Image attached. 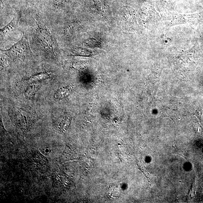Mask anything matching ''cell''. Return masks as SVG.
I'll return each instance as SVG.
<instances>
[{"label": "cell", "mask_w": 203, "mask_h": 203, "mask_svg": "<svg viewBox=\"0 0 203 203\" xmlns=\"http://www.w3.org/2000/svg\"><path fill=\"white\" fill-rule=\"evenodd\" d=\"M96 51L83 47H76L72 49V54L73 56H79L92 57L96 55Z\"/></svg>", "instance_id": "cell-4"}, {"label": "cell", "mask_w": 203, "mask_h": 203, "mask_svg": "<svg viewBox=\"0 0 203 203\" xmlns=\"http://www.w3.org/2000/svg\"><path fill=\"white\" fill-rule=\"evenodd\" d=\"M39 88L38 85H33L30 86L26 90L25 93L26 96L28 98H32L34 96L37 92Z\"/></svg>", "instance_id": "cell-7"}, {"label": "cell", "mask_w": 203, "mask_h": 203, "mask_svg": "<svg viewBox=\"0 0 203 203\" xmlns=\"http://www.w3.org/2000/svg\"><path fill=\"white\" fill-rule=\"evenodd\" d=\"M70 88L69 87H62L56 92L55 95V98L56 99H59L65 98L69 94Z\"/></svg>", "instance_id": "cell-6"}, {"label": "cell", "mask_w": 203, "mask_h": 203, "mask_svg": "<svg viewBox=\"0 0 203 203\" xmlns=\"http://www.w3.org/2000/svg\"><path fill=\"white\" fill-rule=\"evenodd\" d=\"M86 65V64L84 62H76L73 64V66L74 68L78 69L84 68Z\"/></svg>", "instance_id": "cell-10"}, {"label": "cell", "mask_w": 203, "mask_h": 203, "mask_svg": "<svg viewBox=\"0 0 203 203\" xmlns=\"http://www.w3.org/2000/svg\"><path fill=\"white\" fill-rule=\"evenodd\" d=\"M2 52L12 59H24L32 56L27 37L23 33L22 39L8 50Z\"/></svg>", "instance_id": "cell-1"}, {"label": "cell", "mask_w": 203, "mask_h": 203, "mask_svg": "<svg viewBox=\"0 0 203 203\" xmlns=\"http://www.w3.org/2000/svg\"><path fill=\"white\" fill-rule=\"evenodd\" d=\"M91 7L98 15L103 17L110 15V6L106 0H92Z\"/></svg>", "instance_id": "cell-3"}, {"label": "cell", "mask_w": 203, "mask_h": 203, "mask_svg": "<svg viewBox=\"0 0 203 203\" xmlns=\"http://www.w3.org/2000/svg\"><path fill=\"white\" fill-rule=\"evenodd\" d=\"M17 23V21L13 19L7 25L1 29V36H4L13 31L16 27Z\"/></svg>", "instance_id": "cell-5"}, {"label": "cell", "mask_w": 203, "mask_h": 203, "mask_svg": "<svg viewBox=\"0 0 203 203\" xmlns=\"http://www.w3.org/2000/svg\"><path fill=\"white\" fill-rule=\"evenodd\" d=\"M84 43L88 46L93 47H100L101 46L99 42L93 38H89L84 42Z\"/></svg>", "instance_id": "cell-8"}, {"label": "cell", "mask_w": 203, "mask_h": 203, "mask_svg": "<svg viewBox=\"0 0 203 203\" xmlns=\"http://www.w3.org/2000/svg\"><path fill=\"white\" fill-rule=\"evenodd\" d=\"M50 77V74L48 73H41L38 75H33L30 78V80L32 81H36L40 80H43L49 78Z\"/></svg>", "instance_id": "cell-9"}, {"label": "cell", "mask_w": 203, "mask_h": 203, "mask_svg": "<svg viewBox=\"0 0 203 203\" xmlns=\"http://www.w3.org/2000/svg\"><path fill=\"white\" fill-rule=\"evenodd\" d=\"M37 36L38 42L42 47L47 52L55 56L58 48L57 44L45 26L38 24Z\"/></svg>", "instance_id": "cell-2"}, {"label": "cell", "mask_w": 203, "mask_h": 203, "mask_svg": "<svg viewBox=\"0 0 203 203\" xmlns=\"http://www.w3.org/2000/svg\"><path fill=\"white\" fill-rule=\"evenodd\" d=\"M7 58L6 57H3V56H1V66L2 68H5V67L7 66L8 64V60H7Z\"/></svg>", "instance_id": "cell-11"}]
</instances>
